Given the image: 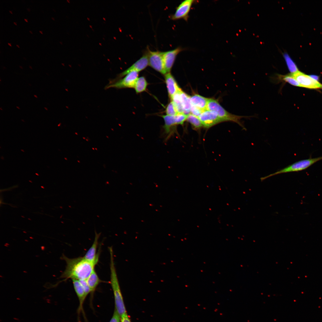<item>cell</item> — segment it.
<instances>
[{"label": "cell", "mask_w": 322, "mask_h": 322, "mask_svg": "<svg viewBox=\"0 0 322 322\" xmlns=\"http://www.w3.org/2000/svg\"><path fill=\"white\" fill-rule=\"evenodd\" d=\"M62 258L65 261L66 266L60 278L65 280L69 278L86 280L95 269L96 265L86 260L83 257L69 258L63 255Z\"/></svg>", "instance_id": "cell-1"}, {"label": "cell", "mask_w": 322, "mask_h": 322, "mask_svg": "<svg viewBox=\"0 0 322 322\" xmlns=\"http://www.w3.org/2000/svg\"><path fill=\"white\" fill-rule=\"evenodd\" d=\"M110 254V283L113 290L115 302V307L120 317L127 314L123 301L116 273L114 261L113 252L112 247L109 248Z\"/></svg>", "instance_id": "cell-2"}, {"label": "cell", "mask_w": 322, "mask_h": 322, "mask_svg": "<svg viewBox=\"0 0 322 322\" xmlns=\"http://www.w3.org/2000/svg\"><path fill=\"white\" fill-rule=\"evenodd\" d=\"M207 110L216 113L223 122L230 121L235 122L245 130L246 129L241 122V119L243 118H249L251 117L250 116H238L230 114L224 109L217 100L212 98L208 99Z\"/></svg>", "instance_id": "cell-3"}, {"label": "cell", "mask_w": 322, "mask_h": 322, "mask_svg": "<svg viewBox=\"0 0 322 322\" xmlns=\"http://www.w3.org/2000/svg\"><path fill=\"white\" fill-rule=\"evenodd\" d=\"M322 160V156L316 158H309L296 162L281 170L267 176L261 178V181L281 174L298 172L305 170L317 162Z\"/></svg>", "instance_id": "cell-4"}, {"label": "cell", "mask_w": 322, "mask_h": 322, "mask_svg": "<svg viewBox=\"0 0 322 322\" xmlns=\"http://www.w3.org/2000/svg\"><path fill=\"white\" fill-rule=\"evenodd\" d=\"M138 72L133 71L130 72L123 78L118 80H112L106 86L105 89L114 88L117 89L134 88L138 78Z\"/></svg>", "instance_id": "cell-5"}, {"label": "cell", "mask_w": 322, "mask_h": 322, "mask_svg": "<svg viewBox=\"0 0 322 322\" xmlns=\"http://www.w3.org/2000/svg\"><path fill=\"white\" fill-rule=\"evenodd\" d=\"M146 51L148 56L149 65L162 74H166L164 63L163 52L152 51L148 47Z\"/></svg>", "instance_id": "cell-6"}, {"label": "cell", "mask_w": 322, "mask_h": 322, "mask_svg": "<svg viewBox=\"0 0 322 322\" xmlns=\"http://www.w3.org/2000/svg\"><path fill=\"white\" fill-rule=\"evenodd\" d=\"M291 74V73H290ZM301 87L310 89H322V84L304 73L298 71L291 74Z\"/></svg>", "instance_id": "cell-7"}, {"label": "cell", "mask_w": 322, "mask_h": 322, "mask_svg": "<svg viewBox=\"0 0 322 322\" xmlns=\"http://www.w3.org/2000/svg\"><path fill=\"white\" fill-rule=\"evenodd\" d=\"M194 1L193 0L183 1L177 7L174 14L170 16V19L173 20L183 19L187 21L189 13Z\"/></svg>", "instance_id": "cell-8"}, {"label": "cell", "mask_w": 322, "mask_h": 322, "mask_svg": "<svg viewBox=\"0 0 322 322\" xmlns=\"http://www.w3.org/2000/svg\"><path fill=\"white\" fill-rule=\"evenodd\" d=\"M198 117L203 126L207 128L223 122L216 113L208 110L204 111Z\"/></svg>", "instance_id": "cell-9"}, {"label": "cell", "mask_w": 322, "mask_h": 322, "mask_svg": "<svg viewBox=\"0 0 322 322\" xmlns=\"http://www.w3.org/2000/svg\"><path fill=\"white\" fill-rule=\"evenodd\" d=\"M184 50L182 47H178L174 49L163 52L164 63L166 73L170 72L177 55Z\"/></svg>", "instance_id": "cell-10"}, {"label": "cell", "mask_w": 322, "mask_h": 322, "mask_svg": "<svg viewBox=\"0 0 322 322\" xmlns=\"http://www.w3.org/2000/svg\"><path fill=\"white\" fill-rule=\"evenodd\" d=\"M149 65L148 56L146 51L142 56L129 68L120 73L118 78H121L130 72L135 71L138 72L145 69Z\"/></svg>", "instance_id": "cell-11"}, {"label": "cell", "mask_w": 322, "mask_h": 322, "mask_svg": "<svg viewBox=\"0 0 322 322\" xmlns=\"http://www.w3.org/2000/svg\"><path fill=\"white\" fill-rule=\"evenodd\" d=\"M101 233H97L95 231V237L93 243L84 256V258L86 260L96 264L98 262L100 253H97L98 240Z\"/></svg>", "instance_id": "cell-12"}, {"label": "cell", "mask_w": 322, "mask_h": 322, "mask_svg": "<svg viewBox=\"0 0 322 322\" xmlns=\"http://www.w3.org/2000/svg\"><path fill=\"white\" fill-rule=\"evenodd\" d=\"M74 289L78 297L79 302L78 312L83 311V306L84 301L87 295L79 280L72 279Z\"/></svg>", "instance_id": "cell-13"}, {"label": "cell", "mask_w": 322, "mask_h": 322, "mask_svg": "<svg viewBox=\"0 0 322 322\" xmlns=\"http://www.w3.org/2000/svg\"><path fill=\"white\" fill-rule=\"evenodd\" d=\"M165 78L168 95L171 98L181 89L179 88L174 78L170 72L166 74Z\"/></svg>", "instance_id": "cell-14"}, {"label": "cell", "mask_w": 322, "mask_h": 322, "mask_svg": "<svg viewBox=\"0 0 322 322\" xmlns=\"http://www.w3.org/2000/svg\"><path fill=\"white\" fill-rule=\"evenodd\" d=\"M208 98L198 94H195L190 97L191 105L203 111L207 110Z\"/></svg>", "instance_id": "cell-15"}, {"label": "cell", "mask_w": 322, "mask_h": 322, "mask_svg": "<svg viewBox=\"0 0 322 322\" xmlns=\"http://www.w3.org/2000/svg\"><path fill=\"white\" fill-rule=\"evenodd\" d=\"M161 117L163 118L164 121L163 128L165 133L166 134L170 135L172 134V131L174 129V126L177 125L175 122V116L165 115H162Z\"/></svg>", "instance_id": "cell-16"}, {"label": "cell", "mask_w": 322, "mask_h": 322, "mask_svg": "<svg viewBox=\"0 0 322 322\" xmlns=\"http://www.w3.org/2000/svg\"><path fill=\"white\" fill-rule=\"evenodd\" d=\"M90 290V293H94L98 285L103 282L99 278L94 269L86 280Z\"/></svg>", "instance_id": "cell-17"}, {"label": "cell", "mask_w": 322, "mask_h": 322, "mask_svg": "<svg viewBox=\"0 0 322 322\" xmlns=\"http://www.w3.org/2000/svg\"><path fill=\"white\" fill-rule=\"evenodd\" d=\"M180 96L183 110V113L187 115L190 114L191 104L190 97L182 90L180 92Z\"/></svg>", "instance_id": "cell-18"}, {"label": "cell", "mask_w": 322, "mask_h": 322, "mask_svg": "<svg viewBox=\"0 0 322 322\" xmlns=\"http://www.w3.org/2000/svg\"><path fill=\"white\" fill-rule=\"evenodd\" d=\"M283 55L291 74H293L299 71L295 63L287 53L284 52Z\"/></svg>", "instance_id": "cell-19"}, {"label": "cell", "mask_w": 322, "mask_h": 322, "mask_svg": "<svg viewBox=\"0 0 322 322\" xmlns=\"http://www.w3.org/2000/svg\"><path fill=\"white\" fill-rule=\"evenodd\" d=\"M148 85V83L145 78L142 76L138 78L134 88L136 92L139 93L145 91Z\"/></svg>", "instance_id": "cell-20"}, {"label": "cell", "mask_w": 322, "mask_h": 322, "mask_svg": "<svg viewBox=\"0 0 322 322\" xmlns=\"http://www.w3.org/2000/svg\"><path fill=\"white\" fill-rule=\"evenodd\" d=\"M181 89L174 95L171 98L176 109L179 113H183V110L181 102L180 92Z\"/></svg>", "instance_id": "cell-21"}, {"label": "cell", "mask_w": 322, "mask_h": 322, "mask_svg": "<svg viewBox=\"0 0 322 322\" xmlns=\"http://www.w3.org/2000/svg\"><path fill=\"white\" fill-rule=\"evenodd\" d=\"M277 77L278 79L280 81L287 82L295 86L301 87L298 82L290 73L286 75L278 74Z\"/></svg>", "instance_id": "cell-22"}, {"label": "cell", "mask_w": 322, "mask_h": 322, "mask_svg": "<svg viewBox=\"0 0 322 322\" xmlns=\"http://www.w3.org/2000/svg\"><path fill=\"white\" fill-rule=\"evenodd\" d=\"M187 120L191 124L193 128L195 130H198L200 129L203 126L199 117L191 113L188 115Z\"/></svg>", "instance_id": "cell-23"}, {"label": "cell", "mask_w": 322, "mask_h": 322, "mask_svg": "<svg viewBox=\"0 0 322 322\" xmlns=\"http://www.w3.org/2000/svg\"><path fill=\"white\" fill-rule=\"evenodd\" d=\"M165 112L166 115L172 116H175L178 114L172 101L168 105L166 109Z\"/></svg>", "instance_id": "cell-24"}, {"label": "cell", "mask_w": 322, "mask_h": 322, "mask_svg": "<svg viewBox=\"0 0 322 322\" xmlns=\"http://www.w3.org/2000/svg\"><path fill=\"white\" fill-rule=\"evenodd\" d=\"M188 115L184 113H179L175 116V122L176 125H182L187 119Z\"/></svg>", "instance_id": "cell-25"}, {"label": "cell", "mask_w": 322, "mask_h": 322, "mask_svg": "<svg viewBox=\"0 0 322 322\" xmlns=\"http://www.w3.org/2000/svg\"><path fill=\"white\" fill-rule=\"evenodd\" d=\"M203 111L200 109L192 105L190 109V113L193 115L199 117Z\"/></svg>", "instance_id": "cell-26"}, {"label": "cell", "mask_w": 322, "mask_h": 322, "mask_svg": "<svg viewBox=\"0 0 322 322\" xmlns=\"http://www.w3.org/2000/svg\"><path fill=\"white\" fill-rule=\"evenodd\" d=\"M120 316L115 309L112 318L109 322H120Z\"/></svg>", "instance_id": "cell-27"}, {"label": "cell", "mask_w": 322, "mask_h": 322, "mask_svg": "<svg viewBox=\"0 0 322 322\" xmlns=\"http://www.w3.org/2000/svg\"><path fill=\"white\" fill-rule=\"evenodd\" d=\"M120 317V322H131L127 314L121 316Z\"/></svg>", "instance_id": "cell-28"}, {"label": "cell", "mask_w": 322, "mask_h": 322, "mask_svg": "<svg viewBox=\"0 0 322 322\" xmlns=\"http://www.w3.org/2000/svg\"><path fill=\"white\" fill-rule=\"evenodd\" d=\"M310 77L314 80L318 81L319 79V77L318 76L315 75H311L310 76Z\"/></svg>", "instance_id": "cell-29"}, {"label": "cell", "mask_w": 322, "mask_h": 322, "mask_svg": "<svg viewBox=\"0 0 322 322\" xmlns=\"http://www.w3.org/2000/svg\"><path fill=\"white\" fill-rule=\"evenodd\" d=\"M34 97H35V98H38V97L37 96V95H34Z\"/></svg>", "instance_id": "cell-30"}, {"label": "cell", "mask_w": 322, "mask_h": 322, "mask_svg": "<svg viewBox=\"0 0 322 322\" xmlns=\"http://www.w3.org/2000/svg\"><path fill=\"white\" fill-rule=\"evenodd\" d=\"M44 108L46 110H47V111H48V109H47V108L46 107H44Z\"/></svg>", "instance_id": "cell-31"}, {"label": "cell", "mask_w": 322, "mask_h": 322, "mask_svg": "<svg viewBox=\"0 0 322 322\" xmlns=\"http://www.w3.org/2000/svg\"><path fill=\"white\" fill-rule=\"evenodd\" d=\"M8 44L10 46H11V44L10 43H8Z\"/></svg>", "instance_id": "cell-32"}, {"label": "cell", "mask_w": 322, "mask_h": 322, "mask_svg": "<svg viewBox=\"0 0 322 322\" xmlns=\"http://www.w3.org/2000/svg\"><path fill=\"white\" fill-rule=\"evenodd\" d=\"M19 67H20V68H21V69H23V68H22V66H19Z\"/></svg>", "instance_id": "cell-33"}, {"label": "cell", "mask_w": 322, "mask_h": 322, "mask_svg": "<svg viewBox=\"0 0 322 322\" xmlns=\"http://www.w3.org/2000/svg\"><path fill=\"white\" fill-rule=\"evenodd\" d=\"M29 66V67H30V69H32V66Z\"/></svg>", "instance_id": "cell-34"}, {"label": "cell", "mask_w": 322, "mask_h": 322, "mask_svg": "<svg viewBox=\"0 0 322 322\" xmlns=\"http://www.w3.org/2000/svg\"><path fill=\"white\" fill-rule=\"evenodd\" d=\"M24 20H25V21H26L27 22V19H25V18H24Z\"/></svg>", "instance_id": "cell-35"}, {"label": "cell", "mask_w": 322, "mask_h": 322, "mask_svg": "<svg viewBox=\"0 0 322 322\" xmlns=\"http://www.w3.org/2000/svg\"><path fill=\"white\" fill-rule=\"evenodd\" d=\"M16 107L18 109H20V108L18 106H17Z\"/></svg>", "instance_id": "cell-36"}, {"label": "cell", "mask_w": 322, "mask_h": 322, "mask_svg": "<svg viewBox=\"0 0 322 322\" xmlns=\"http://www.w3.org/2000/svg\"><path fill=\"white\" fill-rule=\"evenodd\" d=\"M27 10H28V11H30V9H29V8H27Z\"/></svg>", "instance_id": "cell-37"}, {"label": "cell", "mask_w": 322, "mask_h": 322, "mask_svg": "<svg viewBox=\"0 0 322 322\" xmlns=\"http://www.w3.org/2000/svg\"><path fill=\"white\" fill-rule=\"evenodd\" d=\"M9 12H10V13H12V11H10V10H9Z\"/></svg>", "instance_id": "cell-38"}, {"label": "cell", "mask_w": 322, "mask_h": 322, "mask_svg": "<svg viewBox=\"0 0 322 322\" xmlns=\"http://www.w3.org/2000/svg\"><path fill=\"white\" fill-rule=\"evenodd\" d=\"M51 18H52V19H53V20H55V19H54V18L53 17H51Z\"/></svg>", "instance_id": "cell-39"}, {"label": "cell", "mask_w": 322, "mask_h": 322, "mask_svg": "<svg viewBox=\"0 0 322 322\" xmlns=\"http://www.w3.org/2000/svg\"><path fill=\"white\" fill-rule=\"evenodd\" d=\"M13 23H14V24H15V25H17V24H16V23L15 22H13Z\"/></svg>", "instance_id": "cell-40"}, {"label": "cell", "mask_w": 322, "mask_h": 322, "mask_svg": "<svg viewBox=\"0 0 322 322\" xmlns=\"http://www.w3.org/2000/svg\"><path fill=\"white\" fill-rule=\"evenodd\" d=\"M39 32H40V33H41V34H43V33H42V31H40H40H39Z\"/></svg>", "instance_id": "cell-41"}, {"label": "cell", "mask_w": 322, "mask_h": 322, "mask_svg": "<svg viewBox=\"0 0 322 322\" xmlns=\"http://www.w3.org/2000/svg\"><path fill=\"white\" fill-rule=\"evenodd\" d=\"M16 46H17V47H18V48H19V46H18V45H17V44H16Z\"/></svg>", "instance_id": "cell-42"}, {"label": "cell", "mask_w": 322, "mask_h": 322, "mask_svg": "<svg viewBox=\"0 0 322 322\" xmlns=\"http://www.w3.org/2000/svg\"><path fill=\"white\" fill-rule=\"evenodd\" d=\"M29 32H30V33H32V32H31V31L30 30V31H29Z\"/></svg>", "instance_id": "cell-43"}, {"label": "cell", "mask_w": 322, "mask_h": 322, "mask_svg": "<svg viewBox=\"0 0 322 322\" xmlns=\"http://www.w3.org/2000/svg\"><path fill=\"white\" fill-rule=\"evenodd\" d=\"M0 109H1V110H3V109H1V108H0Z\"/></svg>", "instance_id": "cell-44"}, {"label": "cell", "mask_w": 322, "mask_h": 322, "mask_svg": "<svg viewBox=\"0 0 322 322\" xmlns=\"http://www.w3.org/2000/svg\"><path fill=\"white\" fill-rule=\"evenodd\" d=\"M53 10H54V11H55V10H54V9H53Z\"/></svg>", "instance_id": "cell-45"}, {"label": "cell", "mask_w": 322, "mask_h": 322, "mask_svg": "<svg viewBox=\"0 0 322 322\" xmlns=\"http://www.w3.org/2000/svg\"><path fill=\"white\" fill-rule=\"evenodd\" d=\"M23 58H24L25 60L26 59V58H25L24 57H23Z\"/></svg>", "instance_id": "cell-46"}]
</instances>
